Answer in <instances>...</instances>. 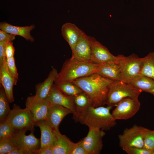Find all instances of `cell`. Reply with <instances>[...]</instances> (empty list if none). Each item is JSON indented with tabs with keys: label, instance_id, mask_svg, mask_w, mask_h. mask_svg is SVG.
<instances>
[{
	"label": "cell",
	"instance_id": "obj_1",
	"mask_svg": "<svg viewBox=\"0 0 154 154\" xmlns=\"http://www.w3.org/2000/svg\"><path fill=\"white\" fill-rule=\"evenodd\" d=\"M114 81L95 73L78 79L72 83L88 96L92 106L96 107L105 104L109 87Z\"/></svg>",
	"mask_w": 154,
	"mask_h": 154
},
{
	"label": "cell",
	"instance_id": "obj_2",
	"mask_svg": "<svg viewBox=\"0 0 154 154\" xmlns=\"http://www.w3.org/2000/svg\"><path fill=\"white\" fill-rule=\"evenodd\" d=\"M112 108L108 106L96 107L91 106L83 111L73 114V119L75 122L85 125L89 128L108 131L116 124V120L110 112Z\"/></svg>",
	"mask_w": 154,
	"mask_h": 154
},
{
	"label": "cell",
	"instance_id": "obj_3",
	"mask_svg": "<svg viewBox=\"0 0 154 154\" xmlns=\"http://www.w3.org/2000/svg\"><path fill=\"white\" fill-rule=\"evenodd\" d=\"M99 64L70 58L64 63L55 81L56 85L72 82L79 78L97 73Z\"/></svg>",
	"mask_w": 154,
	"mask_h": 154
},
{
	"label": "cell",
	"instance_id": "obj_4",
	"mask_svg": "<svg viewBox=\"0 0 154 154\" xmlns=\"http://www.w3.org/2000/svg\"><path fill=\"white\" fill-rule=\"evenodd\" d=\"M141 92L129 83L120 80L114 81L109 87L105 104L113 107L125 98H138Z\"/></svg>",
	"mask_w": 154,
	"mask_h": 154
},
{
	"label": "cell",
	"instance_id": "obj_5",
	"mask_svg": "<svg viewBox=\"0 0 154 154\" xmlns=\"http://www.w3.org/2000/svg\"><path fill=\"white\" fill-rule=\"evenodd\" d=\"M117 56V63L121 74V81L128 83L134 78L141 75L142 58H139L135 54L128 56L119 54Z\"/></svg>",
	"mask_w": 154,
	"mask_h": 154
},
{
	"label": "cell",
	"instance_id": "obj_6",
	"mask_svg": "<svg viewBox=\"0 0 154 154\" xmlns=\"http://www.w3.org/2000/svg\"><path fill=\"white\" fill-rule=\"evenodd\" d=\"M6 120L16 130L26 129L34 131L35 121L33 116L27 107L22 109L14 104Z\"/></svg>",
	"mask_w": 154,
	"mask_h": 154
},
{
	"label": "cell",
	"instance_id": "obj_7",
	"mask_svg": "<svg viewBox=\"0 0 154 154\" xmlns=\"http://www.w3.org/2000/svg\"><path fill=\"white\" fill-rule=\"evenodd\" d=\"M26 129L17 130L11 139L17 148L27 152L28 154H37L40 147V139L34 135L33 131L28 135Z\"/></svg>",
	"mask_w": 154,
	"mask_h": 154
},
{
	"label": "cell",
	"instance_id": "obj_8",
	"mask_svg": "<svg viewBox=\"0 0 154 154\" xmlns=\"http://www.w3.org/2000/svg\"><path fill=\"white\" fill-rule=\"evenodd\" d=\"M140 106L138 98H125L117 104L112 114L116 120L128 119L137 112Z\"/></svg>",
	"mask_w": 154,
	"mask_h": 154
},
{
	"label": "cell",
	"instance_id": "obj_9",
	"mask_svg": "<svg viewBox=\"0 0 154 154\" xmlns=\"http://www.w3.org/2000/svg\"><path fill=\"white\" fill-rule=\"evenodd\" d=\"M143 127L134 125L129 128H126L122 134L118 135L119 145L125 147H136L143 148Z\"/></svg>",
	"mask_w": 154,
	"mask_h": 154
},
{
	"label": "cell",
	"instance_id": "obj_10",
	"mask_svg": "<svg viewBox=\"0 0 154 154\" xmlns=\"http://www.w3.org/2000/svg\"><path fill=\"white\" fill-rule=\"evenodd\" d=\"M87 136L82 139L83 145L88 154H99L103 147L102 138L104 131L90 128Z\"/></svg>",
	"mask_w": 154,
	"mask_h": 154
},
{
	"label": "cell",
	"instance_id": "obj_11",
	"mask_svg": "<svg viewBox=\"0 0 154 154\" xmlns=\"http://www.w3.org/2000/svg\"><path fill=\"white\" fill-rule=\"evenodd\" d=\"M92 44L91 62L98 64L117 62V57L111 53L105 46L91 37Z\"/></svg>",
	"mask_w": 154,
	"mask_h": 154
},
{
	"label": "cell",
	"instance_id": "obj_12",
	"mask_svg": "<svg viewBox=\"0 0 154 154\" xmlns=\"http://www.w3.org/2000/svg\"><path fill=\"white\" fill-rule=\"evenodd\" d=\"M50 105L46 99H40L35 95L29 96L25 102L26 107L29 109L32 113L35 123L38 120H46Z\"/></svg>",
	"mask_w": 154,
	"mask_h": 154
},
{
	"label": "cell",
	"instance_id": "obj_13",
	"mask_svg": "<svg viewBox=\"0 0 154 154\" xmlns=\"http://www.w3.org/2000/svg\"><path fill=\"white\" fill-rule=\"evenodd\" d=\"M91 37L82 31L74 50L72 52L71 58L82 61L91 62Z\"/></svg>",
	"mask_w": 154,
	"mask_h": 154
},
{
	"label": "cell",
	"instance_id": "obj_14",
	"mask_svg": "<svg viewBox=\"0 0 154 154\" xmlns=\"http://www.w3.org/2000/svg\"><path fill=\"white\" fill-rule=\"evenodd\" d=\"M70 113H72V112L70 110L62 106L50 105L46 120L54 130L58 131L59 125L62 120Z\"/></svg>",
	"mask_w": 154,
	"mask_h": 154
},
{
	"label": "cell",
	"instance_id": "obj_15",
	"mask_svg": "<svg viewBox=\"0 0 154 154\" xmlns=\"http://www.w3.org/2000/svg\"><path fill=\"white\" fill-rule=\"evenodd\" d=\"M46 99L50 105L62 106L70 110L72 114L74 113L72 97L68 96L64 94L54 84Z\"/></svg>",
	"mask_w": 154,
	"mask_h": 154
},
{
	"label": "cell",
	"instance_id": "obj_16",
	"mask_svg": "<svg viewBox=\"0 0 154 154\" xmlns=\"http://www.w3.org/2000/svg\"><path fill=\"white\" fill-rule=\"evenodd\" d=\"M54 130V140L52 145L53 154H70L77 144L71 141L59 130Z\"/></svg>",
	"mask_w": 154,
	"mask_h": 154
},
{
	"label": "cell",
	"instance_id": "obj_17",
	"mask_svg": "<svg viewBox=\"0 0 154 154\" xmlns=\"http://www.w3.org/2000/svg\"><path fill=\"white\" fill-rule=\"evenodd\" d=\"M61 31L63 37L68 44L72 52L82 31L75 24L70 23L63 24Z\"/></svg>",
	"mask_w": 154,
	"mask_h": 154
},
{
	"label": "cell",
	"instance_id": "obj_18",
	"mask_svg": "<svg viewBox=\"0 0 154 154\" xmlns=\"http://www.w3.org/2000/svg\"><path fill=\"white\" fill-rule=\"evenodd\" d=\"M0 83L4 90L9 102H13L14 100L13 91L14 83L8 72L6 60L0 65Z\"/></svg>",
	"mask_w": 154,
	"mask_h": 154
},
{
	"label": "cell",
	"instance_id": "obj_19",
	"mask_svg": "<svg viewBox=\"0 0 154 154\" xmlns=\"http://www.w3.org/2000/svg\"><path fill=\"white\" fill-rule=\"evenodd\" d=\"M35 27L34 25L29 26L20 27L12 25L6 22L0 23L1 30L11 34L22 37L31 42H33L34 39L31 35L30 32Z\"/></svg>",
	"mask_w": 154,
	"mask_h": 154
},
{
	"label": "cell",
	"instance_id": "obj_20",
	"mask_svg": "<svg viewBox=\"0 0 154 154\" xmlns=\"http://www.w3.org/2000/svg\"><path fill=\"white\" fill-rule=\"evenodd\" d=\"M58 73L56 69L52 68L44 81L36 85L35 95L36 97L41 99L46 98L54 84Z\"/></svg>",
	"mask_w": 154,
	"mask_h": 154
},
{
	"label": "cell",
	"instance_id": "obj_21",
	"mask_svg": "<svg viewBox=\"0 0 154 154\" xmlns=\"http://www.w3.org/2000/svg\"><path fill=\"white\" fill-rule=\"evenodd\" d=\"M35 126L38 127L41 132L40 148L52 146L54 140V130L46 119L35 122Z\"/></svg>",
	"mask_w": 154,
	"mask_h": 154
},
{
	"label": "cell",
	"instance_id": "obj_22",
	"mask_svg": "<svg viewBox=\"0 0 154 154\" xmlns=\"http://www.w3.org/2000/svg\"><path fill=\"white\" fill-rule=\"evenodd\" d=\"M97 73L113 81H121V74L117 62L99 64Z\"/></svg>",
	"mask_w": 154,
	"mask_h": 154
},
{
	"label": "cell",
	"instance_id": "obj_23",
	"mask_svg": "<svg viewBox=\"0 0 154 154\" xmlns=\"http://www.w3.org/2000/svg\"><path fill=\"white\" fill-rule=\"evenodd\" d=\"M142 92H149L154 89V80L149 77L139 75L128 83Z\"/></svg>",
	"mask_w": 154,
	"mask_h": 154
},
{
	"label": "cell",
	"instance_id": "obj_24",
	"mask_svg": "<svg viewBox=\"0 0 154 154\" xmlns=\"http://www.w3.org/2000/svg\"><path fill=\"white\" fill-rule=\"evenodd\" d=\"M74 112H80L92 106L91 100L88 96L82 92L72 97Z\"/></svg>",
	"mask_w": 154,
	"mask_h": 154
},
{
	"label": "cell",
	"instance_id": "obj_25",
	"mask_svg": "<svg viewBox=\"0 0 154 154\" xmlns=\"http://www.w3.org/2000/svg\"><path fill=\"white\" fill-rule=\"evenodd\" d=\"M143 58L141 75L154 80V51Z\"/></svg>",
	"mask_w": 154,
	"mask_h": 154
},
{
	"label": "cell",
	"instance_id": "obj_26",
	"mask_svg": "<svg viewBox=\"0 0 154 154\" xmlns=\"http://www.w3.org/2000/svg\"><path fill=\"white\" fill-rule=\"evenodd\" d=\"M0 86V121H2L6 120L11 110L4 90Z\"/></svg>",
	"mask_w": 154,
	"mask_h": 154
},
{
	"label": "cell",
	"instance_id": "obj_27",
	"mask_svg": "<svg viewBox=\"0 0 154 154\" xmlns=\"http://www.w3.org/2000/svg\"><path fill=\"white\" fill-rule=\"evenodd\" d=\"M55 85L62 92L69 97H73L83 92L78 86L72 82Z\"/></svg>",
	"mask_w": 154,
	"mask_h": 154
},
{
	"label": "cell",
	"instance_id": "obj_28",
	"mask_svg": "<svg viewBox=\"0 0 154 154\" xmlns=\"http://www.w3.org/2000/svg\"><path fill=\"white\" fill-rule=\"evenodd\" d=\"M143 136V148L152 152L154 151V130H151L144 127Z\"/></svg>",
	"mask_w": 154,
	"mask_h": 154
},
{
	"label": "cell",
	"instance_id": "obj_29",
	"mask_svg": "<svg viewBox=\"0 0 154 154\" xmlns=\"http://www.w3.org/2000/svg\"><path fill=\"white\" fill-rule=\"evenodd\" d=\"M16 130L7 120L0 121V140L11 138Z\"/></svg>",
	"mask_w": 154,
	"mask_h": 154
},
{
	"label": "cell",
	"instance_id": "obj_30",
	"mask_svg": "<svg viewBox=\"0 0 154 154\" xmlns=\"http://www.w3.org/2000/svg\"><path fill=\"white\" fill-rule=\"evenodd\" d=\"M6 62L8 72L13 80L15 85H16L18 80V74L14 57L6 58Z\"/></svg>",
	"mask_w": 154,
	"mask_h": 154
},
{
	"label": "cell",
	"instance_id": "obj_31",
	"mask_svg": "<svg viewBox=\"0 0 154 154\" xmlns=\"http://www.w3.org/2000/svg\"><path fill=\"white\" fill-rule=\"evenodd\" d=\"M16 148L11 138L0 140V154H9Z\"/></svg>",
	"mask_w": 154,
	"mask_h": 154
},
{
	"label": "cell",
	"instance_id": "obj_32",
	"mask_svg": "<svg viewBox=\"0 0 154 154\" xmlns=\"http://www.w3.org/2000/svg\"><path fill=\"white\" fill-rule=\"evenodd\" d=\"M128 154H151L152 152L143 148L136 147H125L122 148Z\"/></svg>",
	"mask_w": 154,
	"mask_h": 154
},
{
	"label": "cell",
	"instance_id": "obj_33",
	"mask_svg": "<svg viewBox=\"0 0 154 154\" xmlns=\"http://www.w3.org/2000/svg\"><path fill=\"white\" fill-rule=\"evenodd\" d=\"M15 49L12 41L7 42L5 46V52L6 58L14 57Z\"/></svg>",
	"mask_w": 154,
	"mask_h": 154
},
{
	"label": "cell",
	"instance_id": "obj_34",
	"mask_svg": "<svg viewBox=\"0 0 154 154\" xmlns=\"http://www.w3.org/2000/svg\"><path fill=\"white\" fill-rule=\"evenodd\" d=\"M70 154H88L83 145L82 139L77 143Z\"/></svg>",
	"mask_w": 154,
	"mask_h": 154
},
{
	"label": "cell",
	"instance_id": "obj_35",
	"mask_svg": "<svg viewBox=\"0 0 154 154\" xmlns=\"http://www.w3.org/2000/svg\"><path fill=\"white\" fill-rule=\"evenodd\" d=\"M15 36L16 35L8 33L2 30H0V42L12 41L15 39Z\"/></svg>",
	"mask_w": 154,
	"mask_h": 154
},
{
	"label": "cell",
	"instance_id": "obj_36",
	"mask_svg": "<svg viewBox=\"0 0 154 154\" xmlns=\"http://www.w3.org/2000/svg\"><path fill=\"white\" fill-rule=\"evenodd\" d=\"M7 42H0V65L2 64L6 59L5 52V46Z\"/></svg>",
	"mask_w": 154,
	"mask_h": 154
},
{
	"label": "cell",
	"instance_id": "obj_37",
	"mask_svg": "<svg viewBox=\"0 0 154 154\" xmlns=\"http://www.w3.org/2000/svg\"><path fill=\"white\" fill-rule=\"evenodd\" d=\"M37 154H53L52 146H47L40 148Z\"/></svg>",
	"mask_w": 154,
	"mask_h": 154
},
{
	"label": "cell",
	"instance_id": "obj_38",
	"mask_svg": "<svg viewBox=\"0 0 154 154\" xmlns=\"http://www.w3.org/2000/svg\"><path fill=\"white\" fill-rule=\"evenodd\" d=\"M9 154H28V153L23 150L17 148L11 151Z\"/></svg>",
	"mask_w": 154,
	"mask_h": 154
},
{
	"label": "cell",
	"instance_id": "obj_39",
	"mask_svg": "<svg viewBox=\"0 0 154 154\" xmlns=\"http://www.w3.org/2000/svg\"><path fill=\"white\" fill-rule=\"evenodd\" d=\"M149 93H151L153 94V95H154V89H153V90L151 91Z\"/></svg>",
	"mask_w": 154,
	"mask_h": 154
},
{
	"label": "cell",
	"instance_id": "obj_40",
	"mask_svg": "<svg viewBox=\"0 0 154 154\" xmlns=\"http://www.w3.org/2000/svg\"><path fill=\"white\" fill-rule=\"evenodd\" d=\"M151 154H154V151L152 152Z\"/></svg>",
	"mask_w": 154,
	"mask_h": 154
}]
</instances>
